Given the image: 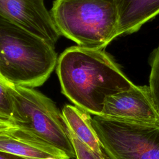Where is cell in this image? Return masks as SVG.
I'll return each mask as SVG.
<instances>
[{"mask_svg":"<svg viewBox=\"0 0 159 159\" xmlns=\"http://www.w3.org/2000/svg\"><path fill=\"white\" fill-rule=\"evenodd\" d=\"M117 37L137 32L159 14V0H116Z\"/></svg>","mask_w":159,"mask_h":159,"instance_id":"cell-9","label":"cell"},{"mask_svg":"<svg viewBox=\"0 0 159 159\" xmlns=\"http://www.w3.org/2000/svg\"><path fill=\"white\" fill-rule=\"evenodd\" d=\"M0 16L53 46L61 35L44 0H0Z\"/></svg>","mask_w":159,"mask_h":159,"instance_id":"cell-7","label":"cell"},{"mask_svg":"<svg viewBox=\"0 0 159 159\" xmlns=\"http://www.w3.org/2000/svg\"><path fill=\"white\" fill-rule=\"evenodd\" d=\"M0 152L25 159H71L63 151L20 126L0 134Z\"/></svg>","mask_w":159,"mask_h":159,"instance_id":"cell-8","label":"cell"},{"mask_svg":"<svg viewBox=\"0 0 159 159\" xmlns=\"http://www.w3.org/2000/svg\"><path fill=\"white\" fill-rule=\"evenodd\" d=\"M58 58L55 46L0 16V76L9 85H42Z\"/></svg>","mask_w":159,"mask_h":159,"instance_id":"cell-2","label":"cell"},{"mask_svg":"<svg viewBox=\"0 0 159 159\" xmlns=\"http://www.w3.org/2000/svg\"><path fill=\"white\" fill-rule=\"evenodd\" d=\"M66 130L75 150L76 159H96L88 148L67 127Z\"/></svg>","mask_w":159,"mask_h":159,"instance_id":"cell-13","label":"cell"},{"mask_svg":"<svg viewBox=\"0 0 159 159\" xmlns=\"http://www.w3.org/2000/svg\"><path fill=\"white\" fill-rule=\"evenodd\" d=\"M61 112L66 126L88 148L96 159H109L92 125L90 114L70 104L65 105Z\"/></svg>","mask_w":159,"mask_h":159,"instance_id":"cell-10","label":"cell"},{"mask_svg":"<svg viewBox=\"0 0 159 159\" xmlns=\"http://www.w3.org/2000/svg\"><path fill=\"white\" fill-rule=\"evenodd\" d=\"M13 120L50 144L65 152L71 159L75 153L68 137L62 112L54 101L34 88L10 86Z\"/></svg>","mask_w":159,"mask_h":159,"instance_id":"cell-4","label":"cell"},{"mask_svg":"<svg viewBox=\"0 0 159 159\" xmlns=\"http://www.w3.org/2000/svg\"><path fill=\"white\" fill-rule=\"evenodd\" d=\"M109 159H159V125L92 116Z\"/></svg>","mask_w":159,"mask_h":159,"instance_id":"cell-5","label":"cell"},{"mask_svg":"<svg viewBox=\"0 0 159 159\" xmlns=\"http://www.w3.org/2000/svg\"><path fill=\"white\" fill-rule=\"evenodd\" d=\"M150 65L151 70L148 88L153 103L159 115V45L154 49L150 55Z\"/></svg>","mask_w":159,"mask_h":159,"instance_id":"cell-11","label":"cell"},{"mask_svg":"<svg viewBox=\"0 0 159 159\" xmlns=\"http://www.w3.org/2000/svg\"><path fill=\"white\" fill-rule=\"evenodd\" d=\"M19 127L14 122L0 120V134L11 131Z\"/></svg>","mask_w":159,"mask_h":159,"instance_id":"cell-14","label":"cell"},{"mask_svg":"<svg viewBox=\"0 0 159 159\" xmlns=\"http://www.w3.org/2000/svg\"><path fill=\"white\" fill-rule=\"evenodd\" d=\"M46 159H55L53 158H46Z\"/></svg>","mask_w":159,"mask_h":159,"instance_id":"cell-17","label":"cell"},{"mask_svg":"<svg viewBox=\"0 0 159 159\" xmlns=\"http://www.w3.org/2000/svg\"><path fill=\"white\" fill-rule=\"evenodd\" d=\"M101 116L159 125V115L148 86L134 84L126 90L106 97Z\"/></svg>","mask_w":159,"mask_h":159,"instance_id":"cell-6","label":"cell"},{"mask_svg":"<svg viewBox=\"0 0 159 159\" xmlns=\"http://www.w3.org/2000/svg\"><path fill=\"white\" fill-rule=\"evenodd\" d=\"M57 71L61 93L91 116L101 115L106 97L134 85L104 49L70 47L58 57Z\"/></svg>","mask_w":159,"mask_h":159,"instance_id":"cell-1","label":"cell"},{"mask_svg":"<svg viewBox=\"0 0 159 159\" xmlns=\"http://www.w3.org/2000/svg\"><path fill=\"white\" fill-rule=\"evenodd\" d=\"M0 80H3V81H4V79H2V78H1V76H0ZM6 83H7V82H6Z\"/></svg>","mask_w":159,"mask_h":159,"instance_id":"cell-16","label":"cell"},{"mask_svg":"<svg viewBox=\"0 0 159 159\" xmlns=\"http://www.w3.org/2000/svg\"><path fill=\"white\" fill-rule=\"evenodd\" d=\"M10 86H11L6 81L0 80V120L14 122L12 117L13 102Z\"/></svg>","mask_w":159,"mask_h":159,"instance_id":"cell-12","label":"cell"},{"mask_svg":"<svg viewBox=\"0 0 159 159\" xmlns=\"http://www.w3.org/2000/svg\"><path fill=\"white\" fill-rule=\"evenodd\" d=\"M50 14L60 35L80 47L104 49L117 37L116 0H55Z\"/></svg>","mask_w":159,"mask_h":159,"instance_id":"cell-3","label":"cell"},{"mask_svg":"<svg viewBox=\"0 0 159 159\" xmlns=\"http://www.w3.org/2000/svg\"><path fill=\"white\" fill-rule=\"evenodd\" d=\"M0 159H25L24 158L13 155L11 154L0 152Z\"/></svg>","mask_w":159,"mask_h":159,"instance_id":"cell-15","label":"cell"}]
</instances>
